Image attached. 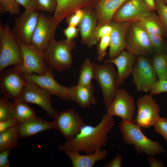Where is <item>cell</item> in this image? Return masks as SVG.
Returning a JSON list of instances; mask_svg holds the SVG:
<instances>
[{
  "instance_id": "26",
  "label": "cell",
  "mask_w": 167,
  "mask_h": 167,
  "mask_svg": "<svg viewBox=\"0 0 167 167\" xmlns=\"http://www.w3.org/2000/svg\"><path fill=\"white\" fill-rule=\"evenodd\" d=\"M27 103L19 99L12 103L10 108V117L16 120L19 123L36 117L34 111Z\"/></svg>"
},
{
  "instance_id": "3",
  "label": "cell",
  "mask_w": 167,
  "mask_h": 167,
  "mask_svg": "<svg viewBox=\"0 0 167 167\" xmlns=\"http://www.w3.org/2000/svg\"><path fill=\"white\" fill-rule=\"evenodd\" d=\"M119 127L123 141L126 144L133 145L138 153L154 156L165 151L158 143L147 137L140 127L133 122L122 120Z\"/></svg>"
},
{
  "instance_id": "9",
  "label": "cell",
  "mask_w": 167,
  "mask_h": 167,
  "mask_svg": "<svg viewBox=\"0 0 167 167\" xmlns=\"http://www.w3.org/2000/svg\"><path fill=\"white\" fill-rule=\"evenodd\" d=\"M54 118V129L58 131L66 141L75 137L86 125L84 119L73 109L58 111Z\"/></svg>"
},
{
  "instance_id": "47",
  "label": "cell",
  "mask_w": 167,
  "mask_h": 167,
  "mask_svg": "<svg viewBox=\"0 0 167 167\" xmlns=\"http://www.w3.org/2000/svg\"><path fill=\"white\" fill-rule=\"evenodd\" d=\"M148 7L152 11L155 9V0H144Z\"/></svg>"
},
{
  "instance_id": "14",
  "label": "cell",
  "mask_w": 167,
  "mask_h": 167,
  "mask_svg": "<svg viewBox=\"0 0 167 167\" xmlns=\"http://www.w3.org/2000/svg\"><path fill=\"white\" fill-rule=\"evenodd\" d=\"M137 106V112L134 122L140 127L154 126L160 117V108L152 95L146 94L139 98Z\"/></svg>"
},
{
  "instance_id": "22",
  "label": "cell",
  "mask_w": 167,
  "mask_h": 167,
  "mask_svg": "<svg viewBox=\"0 0 167 167\" xmlns=\"http://www.w3.org/2000/svg\"><path fill=\"white\" fill-rule=\"evenodd\" d=\"M96 0H57V8L53 16L60 22L78 9L90 8Z\"/></svg>"
},
{
  "instance_id": "11",
  "label": "cell",
  "mask_w": 167,
  "mask_h": 167,
  "mask_svg": "<svg viewBox=\"0 0 167 167\" xmlns=\"http://www.w3.org/2000/svg\"><path fill=\"white\" fill-rule=\"evenodd\" d=\"M21 49L23 62L14 66L19 72L31 75L33 72L38 75L45 74L48 66L44 61L43 55L31 44H26L17 41Z\"/></svg>"
},
{
  "instance_id": "6",
  "label": "cell",
  "mask_w": 167,
  "mask_h": 167,
  "mask_svg": "<svg viewBox=\"0 0 167 167\" xmlns=\"http://www.w3.org/2000/svg\"><path fill=\"white\" fill-rule=\"evenodd\" d=\"M126 50L138 57L154 53L148 34L138 21L131 22L126 36Z\"/></svg>"
},
{
  "instance_id": "10",
  "label": "cell",
  "mask_w": 167,
  "mask_h": 167,
  "mask_svg": "<svg viewBox=\"0 0 167 167\" xmlns=\"http://www.w3.org/2000/svg\"><path fill=\"white\" fill-rule=\"evenodd\" d=\"M52 95L50 92L34 83L26 81L19 99L27 103L39 106L49 117L54 118L58 111L52 107Z\"/></svg>"
},
{
  "instance_id": "21",
  "label": "cell",
  "mask_w": 167,
  "mask_h": 167,
  "mask_svg": "<svg viewBox=\"0 0 167 167\" xmlns=\"http://www.w3.org/2000/svg\"><path fill=\"white\" fill-rule=\"evenodd\" d=\"M94 89L92 84L73 85L69 88V100L74 102L83 109L95 105L96 101L93 94Z\"/></svg>"
},
{
  "instance_id": "13",
  "label": "cell",
  "mask_w": 167,
  "mask_h": 167,
  "mask_svg": "<svg viewBox=\"0 0 167 167\" xmlns=\"http://www.w3.org/2000/svg\"><path fill=\"white\" fill-rule=\"evenodd\" d=\"M135 109L133 97L125 90L118 88L106 113L110 116L119 117L124 121L133 122Z\"/></svg>"
},
{
  "instance_id": "44",
  "label": "cell",
  "mask_w": 167,
  "mask_h": 167,
  "mask_svg": "<svg viewBox=\"0 0 167 167\" xmlns=\"http://www.w3.org/2000/svg\"><path fill=\"white\" fill-rule=\"evenodd\" d=\"M8 149L0 152V167H10L8 157L11 151Z\"/></svg>"
},
{
  "instance_id": "25",
  "label": "cell",
  "mask_w": 167,
  "mask_h": 167,
  "mask_svg": "<svg viewBox=\"0 0 167 167\" xmlns=\"http://www.w3.org/2000/svg\"><path fill=\"white\" fill-rule=\"evenodd\" d=\"M65 152L69 157L73 167H92L97 162L105 159L107 155V151L105 150L86 155L81 154L77 151Z\"/></svg>"
},
{
  "instance_id": "35",
  "label": "cell",
  "mask_w": 167,
  "mask_h": 167,
  "mask_svg": "<svg viewBox=\"0 0 167 167\" xmlns=\"http://www.w3.org/2000/svg\"><path fill=\"white\" fill-rule=\"evenodd\" d=\"M38 9L54 15L56 10L57 0H37Z\"/></svg>"
},
{
  "instance_id": "8",
  "label": "cell",
  "mask_w": 167,
  "mask_h": 167,
  "mask_svg": "<svg viewBox=\"0 0 167 167\" xmlns=\"http://www.w3.org/2000/svg\"><path fill=\"white\" fill-rule=\"evenodd\" d=\"M132 74L133 81L138 92L150 91L157 80L152 59L147 56H139L136 59Z\"/></svg>"
},
{
  "instance_id": "32",
  "label": "cell",
  "mask_w": 167,
  "mask_h": 167,
  "mask_svg": "<svg viewBox=\"0 0 167 167\" xmlns=\"http://www.w3.org/2000/svg\"><path fill=\"white\" fill-rule=\"evenodd\" d=\"M19 5L16 0H0V10L2 12L19 14Z\"/></svg>"
},
{
  "instance_id": "50",
  "label": "cell",
  "mask_w": 167,
  "mask_h": 167,
  "mask_svg": "<svg viewBox=\"0 0 167 167\" xmlns=\"http://www.w3.org/2000/svg\"></svg>"
},
{
  "instance_id": "41",
  "label": "cell",
  "mask_w": 167,
  "mask_h": 167,
  "mask_svg": "<svg viewBox=\"0 0 167 167\" xmlns=\"http://www.w3.org/2000/svg\"><path fill=\"white\" fill-rule=\"evenodd\" d=\"M78 28L76 27L68 26L63 30V33L68 41H71L78 36Z\"/></svg>"
},
{
  "instance_id": "45",
  "label": "cell",
  "mask_w": 167,
  "mask_h": 167,
  "mask_svg": "<svg viewBox=\"0 0 167 167\" xmlns=\"http://www.w3.org/2000/svg\"><path fill=\"white\" fill-rule=\"evenodd\" d=\"M122 162V159L120 155L118 154L103 166L104 167H121Z\"/></svg>"
},
{
  "instance_id": "1",
  "label": "cell",
  "mask_w": 167,
  "mask_h": 167,
  "mask_svg": "<svg viewBox=\"0 0 167 167\" xmlns=\"http://www.w3.org/2000/svg\"><path fill=\"white\" fill-rule=\"evenodd\" d=\"M113 117L104 113L100 122L93 126L85 125L73 139L59 143L57 149L59 151H77L91 154L106 146L108 134L114 125Z\"/></svg>"
},
{
  "instance_id": "17",
  "label": "cell",
  "mask_w": 167,
  "mask_h": 167,
  "mask_svg": "<svg viewBox=\"0 0 167 167\" xmlns=\"http://www.w3.org/2000/svg\"><path fill=\"white\" fill-rule=\"evenodd\" d=\"M25 83L14 68L0 72V93L4 97L13 101L19 99Z\"/></svg>"
},
{
  "instance_id": "16",
  "label": "cell",
  "mask_w": 167,
  "mask_h": 167,
  "mask_svg": "<svg viewBox=\"0 0 167 167\" xmlns=\"http://www.w3.org/2000/svg\"><path fill=\"white\" fill-rule=\"evenodd\" d=\"M152 11L144 0H127L116 12L112 21H139L152 15Z\"/></svg>"
},
{
  "instance_id": "49",
  "label": "cell",
  "mask_w": 167,
  "mask_h": 167,
  "mask_svg": "<svg viewBox=\"0 0 167 167\" xmlns=\"http://www.w3.org/2000/svg\"><path fill=\"white\" fill-rule=\"evenodd\" d=\"M163 2L166 3V4H167V0H162Z\"/></svg>"
},
{
  "instance_id": "46",
  "label": "cell",
  "mask_w": 167,
  "mask_h": 167,
  "mask_svg": "<svg viewBox=\"0 0 167 167\" xmlns=\"http://www.w3.org/2000/svg\"><path fill=\"white\" fill-rule=\"evenodd\" d=\"M147 161L151 167H162L165 166L161 161L154 157H149Z\"/></svg>"
},
{
  "instance_id": "30",
  "label": "cell",
  "mask_w": 167,
  "mask_h": 167,
  "mask_svg": "<svg viewBox=\"0 0 167 167\" xmlns=\"http://www.w3.org/2000/svg\"><path fill=\"white\" fill-rule=\"evenodd\" d=\"M94 79V73L92 62L89 59H85L79 69V74L78 84L82 85L92 84V81Z\"/></svg>"
},
{
  "instance_id": "37",
  "label": "cell",
  "mask_w": 167,
  "mask_h": 167,
  "mask_svg": "<svg viewBox=\"0 0 167 167\" xmlns=\"http://www.w3.org/2000/svg\"><path fill=\"white\" fill-rule=\"evenodd\" d=\"M153 126L155 131L161 135L167 143V118L160 117Z\"/></svg>"
},
{
  "instance_id": "34",
  "label": "cell",
  "mask_w": 167,
  "mask_h": 167,
  "mask_svg": "<svg viewBox=\"0 0 167 167\" xmlns=\"http://www.w3.org/2000/svg\"><path fill=\"white\" fill-rule=\"evenodd\" d=\"M148 34L154 53H163L165 47L164 36L158 34Z\"/></svg>"
},
{
  "instance_id": "48",
  "label": "cell",
  "mask_w": 167,
  "mask_h": 167,
  "mask_svg": "<svg viewBox=\"0 0 167 167\" xmlns=\"http://www.w3.org/2000/svg\"><path fill=\"white\" fill-rule=\"evenodd\" d=\"M163 53L167 54V39L165 41V47Z\"/></svg>"
},
{
  "instance_id": "20",
  "label": "cell",
  "mask_w": 167,
  "mask_h": 167,
  "mask_svg": "<svg viewBox=\"0 0 167 167\" xmlns=\"http://www.w3.org/2000/svg\"><path fill=\"white\" fill-rule=\"evenodd\" d=\"M136 59L135 56L127 50H124L114 58L105 60L104 62L111 63L114 64L117 67L118 75L117 87L118 88L132 74Z\"/></svg>"
},
{
  "instance_id": "19",
  "label": "cell",
  "mask_w": 167,
  "mask_h": 167,
  "mask_svg": "<svg viewBox=\"0 0 167 167\" xmlns=\"http://www.w3.org/2000/svg\"><path fill=\"white\" fill-rule=\"evenodd\" d=\"M131 22L111 21L109 23L112 30L110 34L109 59L114 58L126 49V35Z\"/></svg>"
},
{
  "instance_id": "27",
  "label": "cell",
  "mask_w": 167,
  "mask_h": 167,
  "mask_svg": "<svg viewBox=\"0 0 167 167\" xmlns=\"http://www.w3.org/2000/svg\"><path fill=\"white\" fill-rule=\"evenodd\" d=\"M19 123L0 133V152L8 149H16L21 147L18 139Z\"/></svg>"
},
{
  "instance_id": "18",
  "label": "cell",
  "mask_w": 167,
  "mask_h": 167,
  "mask_svg": "<svg viewBox=\"0 0 167 167\" xmlns=\"http://www.w3.org/2000/svg\"><path fill=\"white\" fill-rule=\"evenodd\" d=\"M90 8L84 9V15L78 26L81 42L88 47L98 43L96 35L97 19L95 11Z\"/></svg>"
},
{
  "instance_id": "24",
  "label": "cell",
  "mask_w": 167,
  "mask_h": 167,
  "mask_svg": "<svg viewBox=\"0 0 167 167\" xmlns=\"http://www.w3.org/2000/svg\"><path fill=\"white\" fill-rule=\"evenodd\" d=\"M19 138L29 137L39 133L54 129V122L36 117L19 123Z\"/></svg>"
},
{
  "instance_id": "15",
  "label": "cell",
  "mask_w": 167,
  "mask_h": 167,
  "mask_svg": "<svg viewBox=\"0 0 167 167\" xmlns=\"http://www.w3.org/2000/svg\"><path fill=\"white\" fill-rule=\"evenodd\" d=\"M22 78L26 81L34 83L40 87L65 101L69 100V88L58 83L54 79V70L48 66L45 73L40 75L35 73L28 75L19 73Z\"/></svg>"
},
{
  "instance_id": "28",
  "label": "cell",
  "mask_w": 167,
  "mask_h": 167,
  "mask_svg": "<svg viewBox=\"0 0 167 167\" xmlns=\"http://www.w3.org/2000/svg\"><path fill=\"white\" fill-rule=\"evenodd\" d=\"M148 34L165 36L164 29L158 17L154 14L138 21Z\"/></svg>"
},
{
  "instance_id": "31",
  "label": "cell",
  "mask_w": 167,
  "mask_h": 167,
  "mask_svg": "<svg viewBox=\"0 0 167 167\" xmlns=\"http://www.w3.org/2000/svg\"><path fill=\"white\" fill-rule=\"evenodd\" d=\"M155 9L163 27L165 36L167 37V4L162 0H155Z\"/></svg>"
},
{
  "instance_id": "23",
  "label": "cell",
  "mask_w": 167,
  "mask_h": 167,
  "mask_svg": "<svg viewBox=\"0 0 167 167\" xmlns=\"http://www.w3.org/2000/svg\"><path fill=\"white\" fill-rule=\"evenodd\" d=\"M127 0H99L95 12L97 19V27L109 24L115 14Z\"/></svg>"
},
{
  "instance_id": "29",
  "label": "cell",
  "mask_w": 167,
  "mask_h": 167,
  "mask_svg": "<svg viewBox=\"0 0 167 167\" xmlns=\"http://www.w3.org/2000/svg\"><path fill=\"white\" fill-rule=\"evenodd\" d=\"M152 59L158 80L167 79V54L154 53Z\"/></svg>"
},
{
  "instance_id": "5",
  "label": "cell",
  "mask_w": 167,
  "mask_h": 167,
  "mask_svg": "<svg viewBox=\"0 0 167 167\" xmlns=\"http://www.w3.org/2000/svg\"><path fill=\"white\" fill-rule=\"evenodd\" d=\"M94 79L99 84L102 93L104 102L107 109L110 105L116 92L118 71L113 64L104 62L102 65L93 63Z\"/></svg>"
},
{
  "instance_id": "43",
  "label": "cell",
  "mask_w": 167,
  "mask_h": 167,
  "mask_svg": "<svg viewBox=\"0 0 167 167\" xmlns=\"http://www.w3.org/2000/svg\"><path fill=\"white\" fill-rule=\"evenodd\" d=\"M16 0L20 5L25 8V10H38L37 0Z\"/></svg>"
},
{
  "instance_id": "38",
  "label": "cell",
  "mask_w": 167,
  "mask_h": 167,
  "mask_svg": "<svg viewBox=\"0 0 167 167\" xmlns=\"http://www.w3.org/2000/svg\"><path fill=\"white\" fill-rule=\"evenodd\" d=\"M84 15V9H78L66 18V22L68 26L76 27L79 25Z\"/></svg>"
},
{
  "instance_id": "4",
  "label": "cell",
  "mask_w": 167,
  "mask_h": 167,
  "mask_svg": "<svg viewBox=\"0 0 167 167\" xmlns=\"http://www.w3.org/2000/svg\"><path fill=\"white\" fill-rule=\"evenodd\" d=\"M23 62L22 52L8 24L0 23V72L8 66Z\"/></svg>"
},
{
  "instance_id": "42",
  "label": "cell",
  "mask_w": 167,
  "mask_h": 167,
  "mask_svg": "<svg viewBox=\"0 0 167 167\" xmlns=\"http://www.w3.org/2000/svg\"><path fill=\"white\" fill-rule=\"evenodd\" d=\"M18 124L19 122L16 120L11 118L0 121V133L14 127Z\"/></svg>"
},
{
  "instance_id": "40",
  "label": "cell",
  "mask_w": 167,
  "mask_h": 167,
  "mask_svg": "<svg viewBox=\"0 0 167 167\" xmlns=\"http://www.w3.org/2000/svg\"><path fill=\"white\" fill-rule=\"evenodd\" d=\"M112 30L110 24H106L97 27L96 35L97 39L98 41L103 36L110 35Z\"/></svg>"
},
{
  "instance_id": "12",
  "label": "cell",
  "mask_w": 167,
  "mask_h": 167,
  "mask_svg": "<svg viewBox=\"0 0 167 167\" xmlns=\"http://www.w3.org/2000/svg\"><path fill=\"white\" fill-rule=\"evenodd\" d=\"M38 10H25L15 21L11 31L17 41L31 44V40L41 12Z\"/></svg>"
},
{
  "instance_id": "33",
  "label": "cell",
  "mask_w": 167,
  "mask_h": 167,
  "mask_svg": "<svg viewBox=\"0 0 167 167\" xmlns=\"http://www.w3.org/2000/svg\"><path fill=\"white\" fill-rule=\"evenodd\" d=\"M110 41V35H106L100 40L96 49V59L98 61L101 62L107 54L106 49L109 46Z\"/></svg>"
},
{
  "instance_id": "36",
  "label": "cell",
  "mask_w": 167,
  "mask_h": 167,
  "mask_svg": "<svg viewBox=\"0 0 167 167\" xmlns=\"http://www.w3.org/2000/svg\"><path fill=\"white\" fill-rule=\"evenodd\" d=\"M10 100L5 97H0V121L11 118Z\"/></svg>"
},
{
  "instance_id": "2",
  "label": "cell",
  "mask_w": 167,
  "mask_h": 167,
  "mask_svg": "<svg viewBox=\"0 0 167 167\" xmlns=\"http://www.w3.org/2000/svg\"><path fill=\"white\" fill-rule=\"evenodd\" d=\"M76 44L73 40H52L42 54L47 66L58 72L69 69L72 64V51Z\"/></svg>"
},
{
  "instance_id": "39",
  "label": "cell",
  "mask_w": 167,
  "mask_h": 167,
  "mask_svg": "<svg viewBox=\"0 0 167 167\" xmlns=\"http://www.w3.org/2000/svg\"><path fill=\"white\" fill-rule=\"evenodd\" d=\"M165 92H167V79L158 80L152 87L150 94L152 96Z\"/></svg>"
},
{
  "instance_id": "7",
  "label": "cell",
  "mask_w": 167,
  "mask_h": 167,
  "mask_svg": "<svg viewBox=\"0 0 167 167\" xmlns=\"http://www.w3.org/2000/svg\"><path fill=\"white\" fill-rule=\"evenodd\" d=\"M60 23L53 16L40 12L31 44L42 54L51 41L55 39V32Z\"/></svg>"
}]
</instances>
